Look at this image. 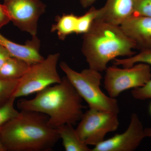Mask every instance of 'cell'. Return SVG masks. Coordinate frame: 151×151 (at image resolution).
I'll list each match as a JSON object with an SVG mask.
<instances>
[{
  "instance_id": "obj_1",
  "label": "cell",
  "mask_w": 151,
  "mask_h": 151,
  "mask_svg": "<svg viewBox=\"0 0 151 151\" xmlns=\"http://www.w3.org/2000/svg\"><path fill=\"white\" fill-rule=\"evenodd\" d=\"M48 116L22 110L0 128V139L6 151H50L59 139L56 129L49 126Z\"/></svg>"
},
{
  "instance_id": "obj_2",
  "label": "cell",
  "mask_w": 151,
  "mask_h": 151,
  "mask_svg": "<svg viewBox=\"0 0 151 151\" xmlns=\"http://www.w3.org/2000/svg\"><path fill=\"white\" fill-rule=\"evenodd\" d=\"M82 98L66 76L60 83L47 87L30 100L18 101L20 111L27 110L48 116L49 126L53 129L66 124L74 125L84 114Z\"/></svg>"
},
{
  "instance_id": "obj_3",
  "label": "cell",
  "mask_w": 151,
  "mask_h": 151,
  "mask_svg": "<svg viewBox=\"0 0 151 151\" xmlns=\"http://www.w3.org/2000/svg\"><path fill=\"white\" fill-rule=\"evenodd\" d=\"M136 44L120 26L95 19L83 35L81 51L89 68L103 72L108 63L118 57L133 56Z\"/></svg>"
},
{
  "instance_id": "obj_4",
  "label": "cell",
  "mask_w": 151,
  "mask_h": 151,
  "mask_svg": "<svg viewBox=\"0 0 151 151\" xmlns=\"http://www.w3.org/2000/svg\"><path fill=\"white\" fill-rule=\"evenodd\" d=\"M60 66L65 76L89 108L98 111L119 113L118 101L104 94L100 88L102 76L100 72L89 68L78 72L64 61Z\"/></svg>"
},
{
  "instance_id": "obj_5",
  "label": "cell",
  "mask_w": 151,
  "mask_h": 151,
  "mask_svg": "<svg viewBox=\"0 0 151 151\" xmlns=\"http://www.w3.org/2000/svg\"><path fill=\"white\" fill-rule=\"evenodd\" d=\"M59 57L58 53L49 55L42 61L31 65L19 80L13 97L16 99L27 96L61 82L62 78L57 69Z\"/></svg>"
},
{
  "instance_id": "obj_6",
  "label": "cell",
  "mask_w": 151,
  "mask_h": 151,
  "mask_svg": "<svg viewBox=\"0 0 151 151\" xmlns=\"http://www.w3.org/2000/svg\"><path fill=\"white\" fill-rule=\"evenodd\" d=\"M105 71L104 87L108 96L114 98L128 89L144 86L151 78L150 65L145 63L123 68L114 65L107 68Z\"/></svg>"
},
{
  "instance_id": "obj_7",
  "label": "cell",
  "mask_w": 151,
  "mask_h": 151,
  "mask_svg": "<svg viewBox=\"0 0 151 151\" xmlns=\"http://www.w3.org/2000/svg\"><path fill=\"white\" fill-rule=\"evenodd\" d=\"M80 121L76 129L77 135L87 145L94 146L104 141L107 134L116 131L119 124L118 113L90 108Z\"/></svg>"
},
{
  "instance_id": "obj_8",
  "label": "cell",
  "mask_w": 151,
  "mask_h": 151,
  "mask_svg": "<svg viewBox=\"0 0 151 151\" xmlns=\"http://www.w3.org/2000/svg\"><path fill=\"white\" fill-rule=\"evenodd\" d=\"M10 21L21 30L37 35L39 19L46 6L40 0H4Z\"/></svg>"
},
{
  "instance_id": "obj_9",
  "label": "cell",
  "mask_w": 151,
  "mask_h": 151,
  "mask_svg": "<svg viewBox=\"0 0 151 151\" xmlns=\"http://www.w3.org/2000/svg\"><path fill=\"white\" fill-rule=\"evenodd\" d=\"M144 130L139 116L136 113H133L129 125L125 132L104 140L94 146L92 151H134L145 138Z\"/></svg>"
},
{
  "instance_id": "obj_10",
  "label": "cell",
  "mask_w": 151,
  "mask_h": 151,
  "mask_svg": "<svg viewBox=\"0 0 151 151\" xmlns=\"http://www.w3.org/2000/svg\"><path fill=\"white\" fill-rule=\"evenodd\" d=\"M120 27L140 50H151V17L132 15Z\"/></svg>"
},
{
  "instance_id": "obj_11",
  "label": "cell",
  "mask_w": 151,
  "mask_h": 151,
  "mask_svg": "<svg viewBox=\"0 0 151 151\" xmlns=\"http://www.w3.org/2000/svg\"><path fill=\"white\" fill-rule=\"evenodd\" d=\"M32 37L25 44L21 45L9 40L0 33V45L8 51L11 56L22 60L31 65L45 58L40 53V40L37 35Z\"/></svg>"
},
{
  "instance_id": "obj_12",
  "label": "cell",
  "mask_w": 151,
  "mask_h": 151,
  "mask_svg": "<svg viewBox=\"0 0 151 151\" xmlns=\"http://www.w3.org/2000/svg\"><path fill=\"white\" fill-rule=\"evenodd\" d=\"M134 0H107L96 19L120 26L134 13Z\"/></svg>"
},
{
  "instance_id": "obj_13",
  "label": "cell",
  "mask_w": 151,
  "mask_h": 151,
  "mask_svg": "<svg viewBox=\"0 0 151 151\" xmlns=\"http://www.w3.org/2000/svg\"><path fill=\"white\" fill-rule=\"evenodd\" d=\"M73 126L70 124H64L56 129L65 151H92V149L80 139Z\"/></svg>"
},
{
  "instance_id": "obj_14",
  "label": "cell",
  "mask_w": 151,
  "mask_h": 151,
  "mask_svg": "<svg viewBox=\"0 0 151 151\" xmlns=\"http://www.w3.org/2000/svg\"><path fill=\"white\" fill-rule=\"evenodd\" d=\"M30 66L24 60L11 56L0 69V78L6 80H19Z\"/></svg>"
},
{
  "instance_id": "obj_15",
  "label": "cell",
  "mask_w": 151,
  "mask_h": 151,
  "mask_svg": "<svg viewBox=\"0 0 151 151\" xmlns=\"http://www.w3.org/2000/svg\"><path fill=\"white\" fill-rule=\"evenodd\" d=\"M78 16L73 14H64L56 18V23L52 24L50 31L56 32L58 39L65 40L68 36L76 32Z\"/></svg>"
},
{
  "instance_id": "obj_16",
  "label": "cell",
  "mask_w": 151,
  "mask_h": 151,
  "mask_svg": "<svg viewBox=\"0 0 151 151\" xmlns=\"http://www.w3.org/2000/svg\"><path fill=\"white\" fill-rule=\"evenodd\" d=\"M113 63L116 65H122L123 68L132 67L138 63H145L151 65V50H141L140 52L124 59L113 60Z\"/></svg>"
},
{
  "instance_id": "obj_17",
  "label": "cell",
  "mask_w": 151,
  "mask_h": 151,
  "mask_svg": "<svg viewBox=\"0 0 151 151\" xmlns=\"http://www.w3.org/2000/svg\"><path fill=\"white\" fill-rule=\"evenodd\" d=\"M99 13V9L92 7L83 15L78 17L75 33L84 35L88 32L93 22L97 19Z\"/></svg>"
},
{
  "instance_id": "obj_18",
  "label": "cell",
  "mask_w": 151,
  "mask_h": 151,
  "mask_svg": "<svg viewBox=\"0 0 151 151\" xmlns=\"http://www.w3.org/2000/svg\"><path fill=\"white\" fill-rule=\"evenodd\" d=\"M15 100L14 97H12L0 107V128L19 115V112L14 107Z\"/></svg>"
},
{
  "instance_id": "obj_19",
  "label": "cell",
  "mask_w": 151,
  "mask_h": 151,
  "mask_svg": "<svg viewBox=\"0 0 151 151\" xmlns=\"http://www.w3.org/2000/svg\"><path fill=\"white\" fill-rule=\"evenodd\" d=\"M19 81L6 80L0 78V107L13 97Z\"/></svg>"
},
{
  "instance_id": "obj_20",
  "label": "cell",
  "mask_w": 151,
  "mask_h": 151,
  "mask_svg": "<svg viewBox=\"0 0 151 151\" xmlns=\"http://www.w3.org/2000/svg\"><path fill=\"white\" fill-rule=\"evenodd\" d=\"M133 15L151 17V0H134Z\"/></svg>"
},
{
  "instance_id": "obj_21",
  "label": "cell",
  "mask_w": 151,
  "mask_h": 151,
  "mask_svg": "<svg viewBox=\"0 0 151 151\" xmlns=\"http://www.w3.org/2000/svg\"><path fill=\"white\" fill-rule=\"evenodd\" d=\"M132 94L137 100L151 99V78L144 86L132 89Z\"/></svg>"
},
{
  "instance_id": "obj_22",
  "label": "cell",
  "mask_w": 151,
  "mask_h": 151,
  "mask_svg": "<svg viewBox=\"0 0 151 151\" xmlns=\"http://www.w3.org/2000/svg\"><path fill=\"white\" fill-rule=\"evenodd\" d=\"M10 22L9 17L4 6L0 4V28Z\"/></svg>"
},
{
  "instance_id": "obj_23",
  "label": "cell",
  "mask_w": 151,
  "mask_h": 151,
  "mask_svg": "<svg viewBox=\"0 0 151 151\" xmlns=\"http://www.w3.org/2000/svg\"><path fill=\"white\" fill-rule=\"evenodd\" d=\"M11 57L8 51L0 45V69L9 58Z\"/></svg>"
},
{
  "instance_id": "obj_24",
  "label": "cell",
  "mask_w": 151,
  "mask_h": 151,
  "mask_svg": "<svg viewBox=\"0 0 151 151\" xmlns=\"http://www.w3.org/2000/svg\"><path fill=\"white\" fill-rule=\"evenodd\" d=\"M96 0H79L81 5L84 8L89 7L95 2Z\"/></svg>"
},
{
  "instance_id": "obj_25",
  "label": "cell",
  "mask_w": 151,
  "mask_h": 151,
  "mask_svg": "<svg viewBox=\"0 0 151 151\" xmlns=\"http://www.w3.org/2000/svg\"><path fill=\"white\" fill-rule=\"evenodd\" d=\"M145 137H150L151 138V127L146 128L144 130Z\"/></svg>"
},
{
  "instance_id": "obj_26",
  "label": "cell",
  "mask_w": 151,
  "mask_h": 151,
  "mask_svg": "<svg viewBox=\"0 0 151 151\" xmlns=\"http://www.w3.org/2000/svg\"><path fill=\"white\" fill-rule=\"evenodd\" d=\"M0 151H6L4 147L1 139H0Z\"/></svg>"
},
{
  "instance_id": "obj_27",
  "label": "cell",
  "mask_w": 151,
  "mask_h": 151,
  "mask_svg": "<svg viewBox=\"0 0 151 151\" xmlns=\"http://www.w3.org/2000/svg\"><path fill=\"white\" fill-rule=\"evenodd\" d=\"M150 114L151 115V103L150 106Z\"/></svg>"
}]
</instances>
